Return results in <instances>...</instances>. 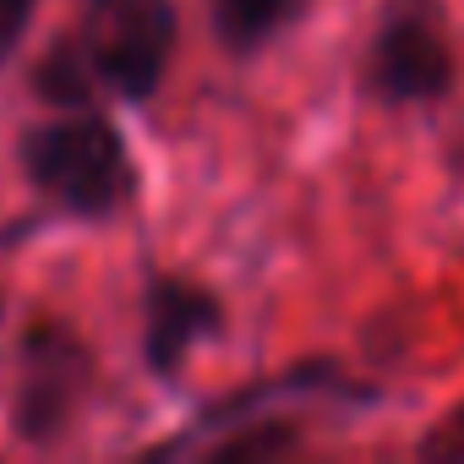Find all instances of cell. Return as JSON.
<instances>
[{
  "instance_id": "cell-4",
  "label": "cell",
  "mask_w": 464,
  "mask_h": 464,
  "mask_svg": "<svg viewBox=\"0 0 464 464\" xmlns=\"http://www.w3.org/2000/svg\"><path fill=\"white\" fill-rule=\"evenodd\" d=\"M361 77L382 104H437L453 88V44L437 0H388Z\"/></svg>"
},
{
  "instance_id": "cell-8",
  "label": "cell",
  "mask_w": 464,
  "mask_h": 464,
  "mask_svg": "<svg viewBox=\"0 0 464 464\" xmlns=\"http://www.w3.org/2000/svg\"><path fill=\"white\" fill-rule=\"evenodd\" d=\"M34 6L39 0H0V61H12V50L23 44V34L34 23Z\"/></svg>"
},
{
  "instance_id": "cell-3",
  "label": "cell",
  "mask_w": 464,
  "mask_h": 464,
  "mask_svg": "<svg viewBox=\"0 0 464 464\" xmlns=\"http://www.w3.org/2000/svg\"><path fill=\"white\" fill-rule=\"evenodd\" d=\"M93 393V350L72 334V323H34L17 344V393L12 426L23 442H61Z\"/></svg>"
},
{
  "instance_id": "cell-2",
  "label": "cell",
  "mask_w": 464,
  "mask_h": 464,
  "mask_svg": "<svg viewBox=\"0 0 464 464\" xmlns=\"http://www.w3.org/2000/svg\"><path fill=\"white\" fill-rule=\"evenodd\" d=\"M82 50L99 72V88L126 104H148L175 55V6L169 0H82Z\"/></svg>"
},
{
  "instance_id": "cell-6",
  "label": "cell",
  "mask_w": 464,
  "mask_h": 464,
  "mask_svg": "<svg viewBox=\"0 0 464 464\" xmlns=\"http://www.w3.org/2000/svg\"><path fill=\"white\" fill-rule=\"evenodd\" d=\"M306 6L312 0H208V23L229 55H257L285 39L306 17Z\"/></svg>"
},
{
  "instance_id": "cell-5",
  "label": "cell",
  "mask_w": 464,
  "mask_h": 464,
  "mask_svg": "<svg viewBox=\"0 0 464 464\" xmlns=\"http://www.w3.org/2000/svg\"><path fill=\"white\" fill-rule=\"evenodd\" d=\"M224 328V301L191 279L153 274L142 290V361L159 382H169L202 344Z\"/></svg>"
},
{
  "instance_id": "cell-7",
  "label": "cell",
  "mask_w": 464,
  "mask_h": 464,
  "mask_svg": "<svg viewBox=\"0 0 464 464\" xmlns=\"http://www.w3.org/2000/svg\"><path fill=\"white\" fill-rule=\"evenodd\" d=\"M34 93L50 110H93L99 99V72L82 50V39H61L39 66H34Z\"/></svg>"
},
{
  "instance_id": "cell-1",
  "label": "cell",
  "mask_w": 464,
  "mask_h": 464,
  "mask_svg": "<svg viewBox=\"0 0 464 464\" xmlns=\"http://www.w3.org/2000/svg\"><path fill=\"white\" fill-rule=\"evenodd\" d=\"M23 169L34 191L72 218H115L137 191L126 142L99 110H61L55 121H39L23 137Z\"/></svg>"
}]
</instances>
